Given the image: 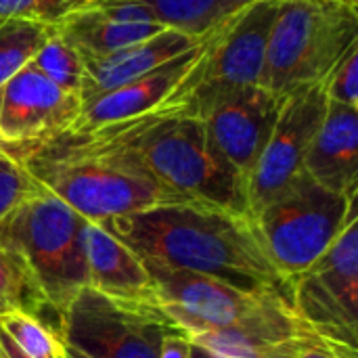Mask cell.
<instances>
[{
  "label": "cell",
  "mask_w": 358,
  "mask_h": 358,
  "mask_svg": "<svg viewBox=\"0 0 358 358\" xmlns=\"http://www.w3.org/2000/svg\"><path fill=\"white\" fill-rule=\"evenodd\" d=\"M143 262L214 277L289 300V281L266 256L254 220L212 203H174L101 222Z\"/></svg>",
  "instance_id": "cell-1"
},
{
  "label": "cell",
  "mask_w": 358,
  "mask_h": 358,
  "mask_svg": "<svg viewBox=\"0 0 358 358\" xmlns=\"http://www.w3.org/2000/svg\"><path fill=\"white\" fill-rule=\"evenodd\" d=\"M19 159L44 189L88 222L195 201L153 180L96 128L63 132Z\"/></svg>",
  "instance_id": "cell-2"
},
{
  "label": "cell",
  "mask_w": 358,
  "mask_h": 358,
  "mask_svg": "<svg viewBox=\"0 0 358 358\" xmlns=\"http://www.w3.org/2000/svg\"><path fill=\"white\" fill-rule=\"evenodd\" d=\"M96 130L159 185L195 201L250 216L245 178L220 153L201 117L149 111Z\"/></svg>",
  "instance_id": "cell-3"
},
{
  "label": "cell",
  "mask_w": 358,
  "mask_h": 358,
  "mask_svg": "<svg viewBox=\"0 0 358 358\" xmlns=\"http://www.w3.org/2000/svg\"><path fill=\"white\" fill-rule=\"evenodd\" d=\"M358 42V10L334 0H279L264 86L281 96L321 84Z\"/></svg>",
  "instance_id": "cell-4"
},
{
  "label": "cell",
  "mask_w": 358,
  "mask_h": 358,
  "mask_svg": "<svg viewBox=\"0 0 358 358\" xmlns=\"http://www.w3.org/2000/svg\"><path fill=\"white\" fill-rule=\"evenodd\" d=\"M86 222L44 187L0 220V237L21 254L57 317L88 287L82 241Z\"/></svg>",
  "instance_id": "cell-5"
},
{
  "label": "cell",
  "mask_w": 358,
  "mask_h": 358,
  "mask_svg": "<svg viewBox=\"0 0 358 358\" xmlns=\"http://www.w3.org/2000/svg\"><path fill=\"white\" fill-rule=\"evenodd\" d=\"M143 266L153 283L149 300L187 336L239 334L300 323L289 300L275 292H248L214 277L170 271L151 262H143Z\"/></svg>",
  "instance_id": "cell-6"
},
{
  "label": "cell",
  "mask_w": 358,
  "mask_h": 358,
  "mask_svg": "<svg viewBox=\"0 0 358 358\" xmlns=\"http://www.w3.org/2000/svg\"><path fill=\"white\" fill-rule=\"evenodd\" d=\"M279 0H254L210 34L199 61L155 111L201 117L222 94L264 86L266 48Z\"/></svg>",
  "instance_id": "cell-7"
},
{
  "label": "cell",
  "mask_w": 358,
  "mask_h": 358,
  "mask_svg": "<svg viewBox=\"0 0 358 358\" xmlns=\"http://www.w3.org/2000/svg\"><path fill=\"white\" fill-rule=\"evenodd\" d=\"M355 218L357 197L334 193L306 172L252 214L266 256L287 281L317 262Z\"/></svg>",
  "instance_id": "cell-8"
},
{
  "label": "cell",
  "mask_w": 358,
  "mask_h": 358,
  "mask_svg": "<svg viewBox=\"0 0 358 358\" xmlns=\"http://www.w3.org/2000/svg\"><path fill=\"white\" fill-rule=\"evenodd\" d=\"M180 327L151 300H126L84 287L59 315L63 344L90 358H159Z\"/></svg>",
  "instance_id": "cell-9"
},
{
  "label": "cell",
  "mask_w": 358,
  "mask_h": 358,
  "mask_svg": "<svg viewBox=\"0 0 358 358\" xmlns=\"http://www.w3.org/2000/svg\"><path fill=\"white\" fill-rule=\"evenodd\" d=\"M289 304L317 336L357 348L358 218L317 262L289 281Z\"/></svg>",
  "instance_id": "cell-10"
},
{
  "label": "cell",
  "mask_w": 358,
  "mask_h": 358,
  "mask_svg": "<svg viewBox=\"0 0 358 358\" xmlns=\"http://www.w3.org/2000/svg\"><path fill=\"white\" fill-rule=\"evenodd\" d=\"M325 111L327 94L323 82L294 90L285 96L271 138L248 178L250 216L275 199L304 172L310 141Z\"/></svg>",
  "instance_id": "cell-11"
},
{
  "label": "cell",
  "mask_w": 358,
  "mask_h": 358,
  "mask_svg": "<svg viewBox=\"0 0 358 358\" xmlns=\"http://www.w3.org/2000/svg\"><path fill=\"white\" fill-rule=\"evenodd\" d=\"M80 109V94L59 88L29 63L0 86V138L19 157L67 132Z\"/></svg>",
  "instance_id": "cell-12"
},
{
  "label": "cell",
  "mask_w": 358,
  "mask_h": 358,
  "mask_svg": "<svg viewBox=\"0 0 358 358\" xmlns=\"http://www.w3.org/2000/svg\"><path fill=\"white\" fill-rule=\"evenodd\" d=\"M283 101L285 96L266 86H245L218 96L201 115L212 141L245 185L271 138Z\"/></svg>",
  "instance_id": "cell-13"
},
{
  "label": "cell",
  "mask_w": 358,
  "mask_h": 358,
  "mask_svg": "<svg viewBox=\"0 0 358 358\" xmlns=\"http://www.w3.org/2000/svg\"><path fill=\"white\" fill-rule=\"evenodd\" d=\"M55 29L84 57L143 42L166 27L143 4L130 0H94L67 15Z\"/></svg>",
  "instance_id": "cell-14"
},
{
  "label": "cell",
  "mask_w": 358,
  "mask_h": 358,
  "mask_svg": "<svg viewBox=\"0 0 358 358\" xmlns=\"http://www.w3.org/2000/svg\"><path fill=\"white\" fill-rule=\"evenodd\" d=\"M208 38H203L197 46L189 48L187 52L166 61L157 69L145 73L143 78L128 82L120 88H113L109 92H103L90 101H84L80 115L69 130H92L99 126L126 122L149 111H155L168 99V94L182 82L191 67L199 61Z\"/></svg>",
  "instance_id": "cell-15"
},
{
  "label": "cell",
  "mask_w": 358,
  "mask_h": 358,
  "mask_svg": "<svg viewBox=\"0 0 358 358\" xmlns=\"http://www.w3.org/2000/svg\"><path fill=\"white\" fill-rule=\"evenodd\" d=\"M201 40L203 38H193L182 31L166 27L164 31L143 42L117 48L113 52L84 55L82 57L84 78H82V88H80L82 103L143 78L145 73L157 69L166 61L197 46Z\"/></svg>",
  "instance_id": "cell-16"
},
{
  "label": "cell",
  "mask_w": 358,
  "mask_h": 358,
  "mask_svg": "<svg viewBox=\"0 0 358 358\" xmlns=\"http://www.w3.org/2000/svg\"><path fill=\"white\" fill-rule=\"evenodd\" d=\"M304 172L321 187L357 197L358 109L327 99V111L310 141Z\"/></svg>",
  "instance_id": "cell-17"
},
{
  "label": "cell",
  "mask_w": 358,
  "mask_h": 358,
  "mask_svg": "<svg viewBox=\"0 0 358 358\" xmlns=\"http://www.w3.org/2000/svg\"><path fill=\"white\" fill-rule=\"evenodd\" d=\"M82 241L90 289L126 300L151 298L153 283L141 258L101 222H86Z\"/></svg>",
  "instance_id": "cell-18"
},
{
  "label": "cell",
  "mask_w": 358,
  "mask_h": 358,
  "mask_svg": "<svg viewBox=\"0 0 358 358\" xmlns=\"http://www.w3.org/2000/svg\"><path fill=\"white\" fill-rule=\"evenodd\" d=\"M143 4L151 15L170 29L193 38H206L224 25L233 15L254 0H130Z\"/></svg>",
  "instance_id": "cell-19"
},
{
  "label": "cell",
  "mask_w": 358,
  "mask_h": 358,
  "mask_svg": "<svg viewBox=\"0 0 358 358\" xmlns=\"http://www.w3.org/2000/svg\"><path fill=\"white\" fill-rule=\"evenodd\" d=\"M46 308L50 310L25 260L0 237V317L25 313L40 319V313Z\"/></svg>",
  "instance_id": "cell-20"
},
{
  "label": "cell",
  "mask_w": 358,
  "mask_h": 358,
  "mask_svg": "<svg viewBox=\"0 0 358 358\" xmlns=\"http://www.w3.org/2000/svg\"><path fill=\"white\" fill-rule=\"evenodd\" d=\"M52 29V25L29 19L0 21V86L31 63Z\"/></svg>",
  "instance_id": "cell-21"
},
{
  "label": "cell",
  "mask_w": 358,
  "mask_h": 358,
  "mask_svg": "<svg viewBox=\"0 0 358 358\" xmlns=\"http://www.w3.org/2000/svg\"><path fill=\"white\" fill-rule=\"evenodd\" d=\"M31 65L59 88L80 94L84 78L82 55L57 29H52L44 46L36 52Z\"/></svg>",
  "instance_id": "cell-22"
},
{
  "label": "cell",
  "mask_w": 358,
  "mask_h": 358,
  "mask_svg": "<svg viewBox=\"0 0 358 358\" xmlns=\"http://www.w3.org/2000/svg\"><path fill=\"white\" fill-rule=\"evenodd\" d=\"M0 329L31 358L61 357V338L57 331L46 327L38 317L25 313H13L0 317Z\"/></svg>",
  "instance_id": "cell-23"
},
{
  "label": "cell",
  "mask_w": 358,
  "mask_h": 358,
  "mask_svg": "<svg viewBox=\"0 0 358 358\" xmlns=\"http://www.w3.org/2000/svg\"><path fill=\"white\" fill-rule=\"evenodd\" d=\"M42 185L13 153L0 151V220L34 197Z\"/></svg>",
  "instance_id": "cell-24"
},
{
  "label": "cell",
  "mask_w": 358,
  "mask_h": 358,
  "mask_svg": "<svg viewBox=\"0 0 358 358\" xmlns=\"http://www.w3.org/2000/svg\"><path fill=\"white\" fill-rule=\"evenodd\" d=\"M94 0H0V21L29 19L46 25H59L67 15Z\"/></svg>",
  "instance_id": "cell-25"
},
{
  "label": "cell",
  "mask_w": 358,
  "mask_h": 358,
  "mask_svg": "<svg viewBox=\"0 0 358 358\" xmlns=\"http://www.w3.org/2000/svg\"><path fill=\"white\" fill-rule=\"evenodd\" d=\"M323 88L329 101L358 109V42L331 67L323 80Z\"/></svg>",
  "instance_id": "cell-26"
},
{
  "label": "cell",
  "mask_w": 358,
  "mask_h": 358,
  "mask_svg": "<svg viewBox=\"0 0 358 358\" xmlns=\"http://www.w3.org/2000/svg\"><path fill=\"white\" fill-rule=\"evenodd\" d=\"M294 358H358V350L352 346L321 338L315 331H310L302 340Z\"/></svg>",
  "instance_id": "cell-27"
},
{
  "label": "cell",
  "mask_w": 358,
  "mask_h": 358,
  "mask_svg": "<svg viewBox=\"0 0 358 358\" xmlns=\"http://www.w3.org/2000/svg\"><path fill=\"white\" fill-rule=\"evenodd\" d=\"M191 348H193V344H191L189 336L182 329H178L164 338L159 358H191Z\"/></svg>",
  "instance_id": "cell-28"
},
{
  "label": "cell",
  "mask_w": 358,
  "mask_h": 358,
  "mask_svg": "<svg viewBox=\"0 0 358 358\" xmlns=\"http://www.w3.org/2000/svg\"><path fill=\"white\" fill-rule=\"evenodd\" d=\"M0 357L2 358H31L27 357L21 348L15 346V342L0 329Z\"/></svg>",
  "instance_id": "cell-29"
},
{
  "label": "cell",
  "mask_w": 358,
  "mask_h": 358,
  "mask_svg": "<svg viewBox=\"0 0 358 358\" xmlns=\"http://www.w3.org/2000/svg\"><path fill=\"white\" fill-rule=\"evenodd\" d=\"M193 344V342H191ZM191 358H248V357H229V355H218V352H212L208 348H201L197 344H193L191 348Z\"/></svg>",
  "instance_id": "cell-30"
},
{
  "label": "cell",
  "mask_w": 358,
  "mask_h": 358,
  "mask_svg": "<svg viewBox=\"0 0 358 358\" xmlns=\"http://www.w3.org/2000/svg\"><path fill=\"white\" fill-rule=\"evenodd\" d=\"M61 357L63 358H90V357H86V355H82V352H78V350H73L71 346H67V344H63V342H61Z\"/></svg>",
  "instance_id": "cell-31"
},
{
  "label": "cell",
  "mask_w": 358,
  "mask_h": 358,
  "mask_svg": "<svg viewBox=\"0 0 358 358\" xmlns=\"http://www.w3.org/2000/svg\"><path fill=\"white\" fill-rule=\"evenodd\" d=\"M334 2H340L344 6H350V8H357L358 10V0H334Z\"/></svg>",
  "instance_id": "cell-32"
},
{
  "label": "cell",
  "mask_w": 358,
  "mask_h": 358,
  "mask_svg": "<svg viewBox=\"0 0 358 358\" xmlns=\"http://www.w3.org/2000/svg\"><path fill=\"white\" fill-rule=\"evenodd\" d=\"M0 151H8V147L4 145V141H2V138H0ZM8 153H10V151H8Z\"/></svg>",
  "instance_id": "cell-33"
},
{
  "label": "cell",
  "mask_w": 358,
  "mask_h": 358,
  "mask_svg": "<svg viewBox=\"0 0 358 358\" xmlns=\"http://www.w3.org/2000/svg\"><path fill=\"white\" fill-rule=\"evenodd\" d=\"M59 358H63V357H59Z\"/></svg>",
  "instance_id": "cell-34"
},
{
  "label": "cell",
  "mask_w": 358,
  "mask_h": 358,
  "mask_svg": "<svg viewBox=\"0 0 358 358\" xmlns=\"http://www.w3.org/2000/svg\"><path fill=\"white\" fill-rule=\"evenodd\" d=\"M0 358H2V357H0Z\"/></svg>",
  "instance_id": "cell-35"
}]
</instances>
